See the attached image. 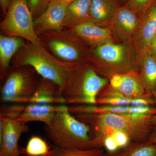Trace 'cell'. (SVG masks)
Instances as JSON below:
<instances>
[{
	"label": "cell",
	"instance_id": "ba28073f",
	"mask_svg": "<svg viewBox=\"0 0 156 156\" xmlns=\"http://www.w3.org/2000/svg\"><path fill=\"white\" fill-rule=\"evenodd\" d=\"M0 156H20V137L29 131L27 123L0 116Z\"/></svg>",
	"mask_w": 156,
	"mask_h": 156
},
{
	"label": "cell",
	"instance_id": "d4e9b609",
	"mask_svg": "<svg viewBox=\"0 0 156 156\" xmlns=\"http://www.w3.org/2000/svg\"><path fill=\"white\" fill-rule=\"evenodd\" d=\"M50 150L44 140L38 136H33L29 140L24 152L28 156H44Z\"/></svg>",
	"mask_w": 156,
	"mask_h": 156
},
{
	"label": "cell",
	"instance_id": "30bf717a",
	"mask_svg": "<svg viewBox=\"0 0 156 156\" xmlns=\"http://www.w3.org/2000/svg\"><path fill=\"white\" fill-rule=\"evenodd\" d=\"M140 17L125 5L115 14L108 28L116 42L132 39L137 30Z\"/></svg>",
	"mask_w": 156,
	"mask_h": 156
},
{
	"label": "cell",
	"instance_id": "603a6c76",
	"mask_svg": "<svg viewBox=\"0 0 156 156\" xmlns=\"http://www.w3.org/2000/svg\"><path fill=\"white\" fill-rule=\"evenodd\" d=\"M105 155L102 148L83 149L76 148H62L55 147L44 156H105Z\"/></svg>",
	"mask_w": 156,
	"mask_h": 156
},
{
	"label": "cell",
	"instance_id": "cb8c5ba5",
	"mask_svg": "<svg viewBox=\"0 0 156 156\" xmlns=\"http://www.w3.org/2000/svg\"><path fill=\"white\" fill-rule=\"evenodd\" d=\"M126 149V156H156V144L147 141L131 142Z\"/></svg>",
	"mask_w": 156,
	"mask_h": 156
},
{
	"label": "cell",
	"instance_id": "3957f363",
	"mask_svg": "<svg viewBox=\"0 0 156 156\" xmlns=\"http://www.w3.org/2000/svg\"><path fill=\"white\" fill-rule=\"evenodd\" d=\"M44 129L55 147L83 149L97 147L90 136L89 127L69 112L55 115L44 124Z\"/></svg>",
	"mask_w": 156,
	"mask_h": 156
},
{
	"label": "cell",
	"instance_id": "d6986e66",
	"mask_svg": "<svg viewBox=\"0 0 156 156\" xmlns=\"http://www.w3.org/2000/svg\"><path fill=\"white\" fill-rule=\"evenodd\" d=\"M141 53L139 73L147 92L152 97L156 84V56L148 49Z\"/></svg>",
	"mask_w": 156,
	"mask_h": 156
},
{
	"label": "cell",
	"instance_id": "d590c367",
	"mask_svg": "<svg viewBox=\"0 0 156 156\" xmlns=\"http://www.w3.org/2000/svg\"><path fill=\"white\" fill-rule=\"evenodd\" d=\"M152 98L153 100L154 104H156V84L152 92Z\"/></svg>",
	"mask_w": 156,
	"mask_h": 156
},
{
	"label": "cell",
	"instance_id": "836d02e7",
	"mask_svg": "<svg viewBox=\"0 0 156 156\" xmlns=\"http://www.w3.org/2000/svg\"><path fill=\"white\" fill-rule=\"evenodd\" d=\"M147 141L156 144V126L153 127L152 131Z\"/></svg>",
	"mask_w": 156,
	"mask_h": 156
},
{
	"label": "cell",
	"instance_id": "83f0119b",
	"mask_svg": "<svg viewBox=\"0 0 156 156\" xmlns=\"http://www.w3.org/2000/svg\"><path fill=\"white\" fill-rule=\"evenodd\" d=\"M111 135L115 140L119 149L126 147L131 142V140L128 134L122 131H116Z\"/></svg>",
	"mask_w": 156,
	"mask_h": 156
},
{
	"label": "cell",
	"instance_id": "7a4b0ae2",
	"mask_svg": "<svg viewBox=\"0 0 156 156\" xmlns=\"http://www.w3.org/2000/svg\"><path fill=\"white\" fill-rule=\"evenodd\" d=\"M92 66L100 75L108 79L132 71L140 72L141 53L132 39L123 42H110L94 48Z\"/></svg>",
	"mask_w": 156,
	"mask_h": 156
},
{
	"label": "cell",
	"instance_id": "9c48e42d",
	"mask_svg": "<svg viewBox=\"0 0 156 156\" xmlns=\"http://www.w3.org/2000/svg\"><path fill=\"white\" fill-rule=\"evenodd\" d=\"M112 88L131 99L152 98L147 92L139 72L132 71L113 76L109 80Z\"/></svg>",
	"mask_w": 156,
	"mask_h": 156
},
{
	"label": "cell",
	"instance_id": "5b68a950",
	"mask_svg": "<svg viewBox=\"0 0 156 156\" xmlns=\"http://www.w3.org/2000/svg\"><path fill=\"white\" fill-rule=\"evenodd\" d=\"M31 44L26 51L20 65L32 67L42 78L57 84L62 92L71 73L79 63L61 62L50 56L43 47Z\"/></svg>",
	"mask_w": 156,
	"mask_h": 156
},
{
	"label": "cell",
	"instance_id": "9a60e30c",
	"mask_svg": "<svg viewBox=\"0 0 156 156\" xmlns=\"http://www.w3.org/2000/svg\"><path fill=\"white\" fill-rule=\"evenodd\" d=\"M69 112L66 105H47L29 103L17 120L27 123L30 122L48 123L57 114Z\"/></svg>",
	"mask_w": 156,
	"mask_h": 156
},
{
	"label": "cell",
	"instance_id": "6da1fadb",
	"mask_svg": "<svg viewBox=\"0 0 156 156\" xmlns=\"http://www.w3.org/2000/svg\"><path fill=\"white\" fill-rule=\"evenodd\" d=\"M73 115L89 127L90 136L98 148H103L105 138L116 131L126 133L131 142H145L153 127L150 123L152 116L115 114Z\"/></svg>",
	"mask_w": 156,
	"mask_h": 156
},
{
	"label": "cell",
	"instance_id": "7402d4cb",
	"mask_svg": "<svg viewBox=\"0 0 156 156\" xmlns=\"http://www.w3.org/2000/svg\"><path fill=\"white\" fill-rule=\"evenodd\" d=\"M49 45L57 56L66 61L74 62L82 58V51L75 44L59 40H52L49 42Z\"/></svg>",
	"mask_w": 156,
	"mask_h": 156
},
{
	"label": "cell",
	"instance_id": "52a82bcc",
	"mask_svg": "<svg viewBox=\"0 0 156 156\" xmlns=\"http://www.w3.org/2000/svg\"><path fill=\"white\" fill-rule=\"evenodd\" d=\"M35 69L20 68L7 76L1 89V102L14 104L29 103L41 80H39Z\"/></svg>",
	"mask_w": 156,
	"mask_h": 156
},
{
	"label": "cell",
	"instance_id": "4316f807",
	"mask_svg": "<svg viewBox=\"0 0 156 156\" xmlns=\"http://www.w3.org/2000/svg\"><path fill=\"white\" fill-rule=\"evenodd\" d=\"M25 107V105L19 104H15L10 106L2 107L1 108L0 116L17 119L22 114Z\"/></svg>",
	"mask_w": 156,
	"mask_h": 156
},
{
	"label": "cell",
	"instance_id": "f546056e",
	"mask_svg": "<svg viewBox=\"0 0 156 156\" xmlns=\"http://www.w3.org/2000/svg\"><path fill=\"white\" fill-rule=\"evenodd\" d=\"M103 147L106 149L108 153L114 152L120 149L115 140L111 135L108 136L105 139L103 142Z\"/></svg>",
	"mask_w": 156,
	"mask_h": 156
},
{
	"label": "cell",
	"instance_id": "ffe728a7",
	"mask_svg": "<svg viewBox=\"0 0 156 156\" xmlns=\"http://www.w3.org/2000/svg\"><path fill=\"white\" fill-rule=\"evenodd\" d=\"M24 44L19 37L0 36V64L2 74L6 73L8 71L12 56L19 48Z\"/></svg>",
	"mask_w": 156,
	"mask_h": 156
},
{
	"label": "cell",
	"instance_id": "4fadbf2b",
	"mask_svg": "<svg viewBox=\"0 0 156 156\" xmlns=\"http://www.w3.org/2000/svg\"><path fill=\"white\" fill-rule=\"evenodd\" d=\"M156 33V2L140 17L136 32L132 38L135 47L140 53L148 48Z\"/></svg>",
	"mask_w": 156,
	"mask_h": 156
},
{
	"label": "cell",
	"instance_id": "277c9868",
	"mask_svg": "<svg viewBox=\"0 0 156 156\" xmlns=\"http://www.w3.org/2000/svg\"><path fill=\"white\" fill-rule=\"evenodd\" d=\"M109 80L100 75L92 66L79 64L71 73L62 90L66 104L96 105L98 93Z\"/></svg>",
	"mask_w": 156,
	"mask_h": 156
},
{
	"label": "cell",
	"instance_id": "5bb4252c",
	"mask_svg": "<svg viewBox=\"0 0 156 156\" xmlns=\"http://www.w3.org/2000/svg\"><path fill=\"white\" fill-rule=\"evenodd\" d=\"M73 31L77 36L94 48L116 42L108 27L100 26L91 21L74 27Z\"/></svg>",
	"mask_w": 156,
	"mask_h": 156
},
{
	"label": "cell",
	"instance_id": "7c38bea8",
	"mask_svg": "<svg viewBox=\"0 0 156 156\" xmlns=\"http://www.w3.org/2000/svg\"><path fill=\"white\" fill-rule=\"evenodd\" d=\"M67 6L62 3H48L44 11L34 21L36 32L59 30L67 20Z\"/></svg>",
	"mask_w": 156,
	"mask_h": 156
},
{
	"label": "cell",
	"instance_id": "e0dca14e",
	"mask_svg": "<svg viewBox=\"0 0 156 156\" xmlns=\"http://www.w3.org/2000/svg\"><path fill=\"white\" fill-rule=\"evenodd\" d=\"M152 98L131 99L112 88L109 83L101 90L96 98V105L112 106H152Z\"/></svg>",
	"mask_w": 156,
	"mask_h": 156
},
{
	"label": "cell",
	"instance_id": "484cf974",
	"mask_svg": "<svg viewBox=\"0 0 156 156\" xmlns=\"http://www.w3.org/2000/svg\"><path fill=\"white\" fill-rule=\"evenodd\" d=\"M156 0H127L124 5L141 17Z\"/></svg>",
	"mask_w": 156,
	"mask_h": 156
},
{
	"label": "cell",
	"instance_id": "8992f818",
	"mask_svg": "<svg viewBox=\"0 0 156 156\" xmlns=\"http://www.w3.org/2000/svg\"><path fill=\"white\" fill-rule=\"evenodd\" d=\"M28 0H11L1 27L5 33L23 38L31 44L43 47L34 28Z\"/></svg>",
	"mask_w": 156,
	"mask_h": 156
},
{
	"label": "cell",
	"instance_id": "2e32d148",
	"mask_svg": "<svg viewBox=\"0 0 156 156\" xmlns=\"http://www.w3.org/2000/svg\"><path fill=\"white\" fill-rule=\"evenodd\" d=\"M121 7L119 0H92L89 21L100 26L108 27Z\"/></svg>",
	"mask_w": 156,
	"mask_h": 156
},
{
	"label": "cell",
	"instance_id": "e575fe53",
	"mask_svg": "<svg viewBox=\"0 0 156 156\" xmlns=\"http://www.w3.org/2000/svg\"><path fill=\"white\" fill-rule=\"evenodd\" d=\"M74 1L75 0H48V3L51 2H57L62 3L67 6L70 3Z\"/></svg>",
	"mask_w": 156,
	"mask_h": 156
},
{
	"label": "cell",
	"instance_id": "8d00e7d4",
	"mask_svg": "<svg viewBox=\"0 0 156 156\" xmlns=\"http://www.w3.org/2000/svg\"><path fill=\"white\" fill-rule=\"evenodd\" d=\"M150 123L152 126H156V114L151 117Z\"/></svg>",
	"mask_w": 156,
	"mask_h": 156
},
{
	"label": "cell",
	"instance_id": "8fae6325",
	"mask_svg": "<svg viewBox=\"0 0 156 156\" xmlns=\"http://www.w3.org/2000/svg\"><path fill=\"white\" fill-rule=\"evenodd\" d=\"M69 112L72 115L115 114L153 116L156 114V108L152 106L79 105L69 107Z\"/></svg>",
	"mask_w": 156,
	"mask_h": 156
},
{
	"label": "cell",
	"instance_id": "4dcf8cb0",
	"mask_svg": "<svg viewBox=\"0 0 156 156\" xmlns=\"http://www.w3.org/2000/svg\"><path fill=\"white\" fill-rule=\"evenodd\" d=\"M11 0H0L1 8L4 14H6Z\"/></svg>",
	"mask_w": 156,
	"mask_h": 156
},
{
	"label": "cell",
	"instance_id": "f1b7e54d",
	"mask_svg": "<svg viewBox=\"0 0 156 156\" xmlns=\"http://www.w3.org/2000/svg\"><path fill=\"white\" fill-rule=\"evenodd\" d=\"M28 2L32 14H36L48 5V0H28Z\"/></svg>",
	"mask_w": 156,
	"mask_h": 156
},
{
	"label": "cell",
	"instance_id": "44dd1931",
	"mask_svg": "<svg viewBox=\"0 0 156 156\" xmlns=\"http://www.w3.org/2000/svg\"><path fill=\"white\" fill-rule=\"evenodd\" d=\"M92 0H75L67 5V20L74 27L89 21Z\"/></svg>",
	"mask_w": 156,
	"mask_h": 156
},
{
	"label": "cell",
	"instance_id": "ac0fdd59",
	"mask_svg": "<svg viewBox=\"0 0 156 156\" xmlns=\"http://www.w3.org/2000/svg\"><path fill=\"white\" fill-rule=\"evenodd\" d=\"M29 103L66 105L60 87L52 81L43 78Z\"/></svg>",
	"mask_w": 156,
	"mask_h": 156
},
{
	"label": "cell",
	"instance_id": "74e56055",
	"mask_svg": "<svg viewBox=\"0 0 156 156\" xmlns=\"http://www.w3.org/2000/svg\"><path fill=\"white\" fill-rule=\"evenodd\" d=\"M120 2H127V0H119Z\"/></svg>",
	"mask_w": 156,
	"mask_h": 156
},
{
	"label": "cell",
	"instance_id": "d6a6232c",
	"mask_svg": "<svg viewBox=\"0 0 156 156\" xmlns=\"http://www.w3.org/2000/svg\"><path fill=\"white\" fill-rule=\"evenodd\" d=\"M126 147L124 148L120 149L116 151L113 153H108V154H105V156H126Z\"/></svg>",
	"mask_w": 156,
	"mask_h": 156
},
{
	"label": "cell",
	"instance_id": "1f68e13d",
	"mask_svg": "<svg viewBox=\"0 0 156 156\" xmlns=\"http://www.w3.org/2000/svg\"><path fill=\"white\" fill-rule=\"evenodd\" d=\"M148 49L156 56V33L151 41Z\"/></svg>",
	"mask_w": 156,
	"mask_h": 156
}]
</instances>
